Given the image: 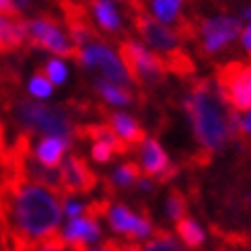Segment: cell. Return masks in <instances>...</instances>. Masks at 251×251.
Here are the masks:
<instances>
[{
  "label": "cell",
  "instance_id": "6da1fadb",
  "mask_svg": "<svg viewBox=\"0 0 251 251\" xmlns=\"http://www.w3.org/2000/svg\"><path fill=\"white\" fill-rule=\"evenodd\" d=\"M64 198L48 187L0 177V251H37L60 231Z\"/></svg>",
  "mask_w": 251,
  "mask_h": 251
},
{
  "label": "cell",
  "instance_id": "7a4b0ae2",
  "mask_svg": "<svg viewBox=\"0 0 251 251\" xmlns=\"http://www.w3.org/2000/svg\"><path fill=\"white\" fill-rule=\"evenodd\" d=\"M226 103L218 95V89L210 78H198L192 82L183 101V109L192 122L198 151L192 156L196 167H208L214 154L223 151L226 138Z\"/></svg>",
  "mask_w": 251,
  "mask_h": 251
},
{
  "label": "cell",
  "instance_id": "3957f363",
  "mask_svg": "<svg viewBox=\"0 0 251 251\" xmlns=\"http://www.w3.org/2000/svg\"><path fill=\"white\" fill-rule=\"evenodd\" d=\"M6 109L13 116L19 132L31 136H58V138H75V113L66 103L62 105H46L27 97H19L15 91L6 93Z\"/></svg>",
  "mask_w": 251,
  "mask_h": 251
},
{
  "label": "cell",
  "instance_id": "277c9868",
  "mask_svg": "<svg viewBox=\"0 0 251 251\" xmlns=\"http://www.w3.org/2000/svg\"><path fill=\"white\" fill-rule=\"evenodd\" d=\"M118 46H120L122 64L126 72H128L132 85L138 87V93L142 99L149 89L163 85L169 70H167V64L161 54L151 51L144 44H140V41H136L132 37L122 39Z\"/></svg>",
  "mask_w": 251,
  "mask_h": 251
},
{
  "label": "cell",
  "instance_id": "5b68a950",
  "mask_svg": "<svg viewBox=\"0 0 251 251\" xmlns=\"http://www.w3.org/2000/svg\"><path fill=\"white\" fill-rule=\"evenodd\" d=\"M241 31H243L241 19L237 17L218 15L210 19H192L185 39L194 41L200 56L210 60L231 46L241 35Z\"/></svg>",
  "mask_w": 251,
  "mask_h": 251
},
{
  "label": "cell",
  "instance_id": "8992f818",
  "mask_svg": "<svg viewBox=\"0 0 251 251\" xmlns=\"http://www.w3.org/2000/svg\"><path fill=\"white\" fill-rule=\"evenodd\" d=\"M216 89L231 109L245 113L251 109V64L245 62H226L216 68Z\"/></svg>",
  "mask_w": 251,
  "mask_h": 251
},
{
  "label": "cell",
  "instance_id": "52a82bcc",
  "mask_svg": "<svg viewBox=\"0 0 251 251\" xmlns=\"http://www.w3.org/2000/svg\"><path fill=\"white\" fill-rule=\"evenodd\" d=\"M132 6V23L134 29L138 31V35L146 46H151L156 54H161L163 58H169L177 51H181V37L177 35V31L163 25L161 21H156L149 10H146L142 0H130Z\"/></svg>",
  "mask_w": 251,
  "mask_h": 251
},
{
  "label": "cell",
  "instance_id": "ba28073f",
  "mask_svg": "<svg viewBox=\"0 0 251 251\" xmlns=\"http://www.w3.org/2000/svg\"><path fill=\"white\" fill-rule=\"evenodd\" d=\"M27 46L51 51L54 56H60V58H72V60H78V54H80V50L75 46L70 35H66L58 21L50 15H41L27 21Z\"/></svg>",
  "mask_w": 251,
  "mask_h": 251
},
{
  "label": "cell",
  "instance_id": "9c48e42d",
  "mask_svg": "<svg viewBox=\"0 0 251 251\" xmlns=\"http://www.w3.org/2000/svg\"><path fill=\"white\" fill-rule=\"evenodd\" d=\"M76 62L89 70H97L101 78L113 82V85L124 87V89H132V80L128 76V72H126L122 60L113 54V50L103 39L93 41V44L80 48Z\"/></svg>",
  "mask_w": 251,
  "mask_h": 251
},
{
  "label": "cell",
  "instance_id": "30bf717a",
  "mask_svg": "<svg viewBox=\"0 0 251 251\" xmlns=\"http://www.w3.org/2000/svg\"><path fill=\"white\" fill-rule=\"evenodd\" d=\"M60 175H62V196H64V200H68L72 196L91 194L99 185V175L91 169L87 159L78 152H72L62 161Z\"/></svg>",
  "mask_w": 251,
  "mask_h": 251
},
{
  "label": "cell",
  "instance_id": "8fae6325",
  "mask_svg": "<svg viewBox=\"0 0 251 251\" xmlns=\"http://www.w3.org/2000/svg\"><path fill=\"white\" fill-rule=\"evenodd\" d=\"M107 223L113 233L124 235L128 239H144L152 233V223H151V212L142 208V212H132L126 204H111Z\"/></svg>",
  "mask_w": 251,
  "mask_h": 251
},
{
  "label": "cell",
  "instance_id": "7c38bea8",
  "mask_svg": "<svg viewBox=\"0 0 251 251\" xmlns=\"http://www.w3.org/2000/svg\"><path fill=\"white\" fill-rule=\"evenodd\" d=\"M97 113L101 116V120L105 122L109 128L116 132L120 138L130 146L132 151H136L138 146L149 138L146 136V132H144V128L142 126L136 122L132 116H128V113H122V111H109V109H105L103 105H99L97 103Z\"/></svg>",
  "mask_w": 251,
  "mask_h": 251
},
{
  "label": "cell",
  "instance_id": "4fadbf2b",
  "mask_svg": "<svg viewBox=\"0 0 251 251\" xmlns=\"http://www.w3.org/2000/svg\"><path fill=\"white\" fill-rule=\"evenodd\" d=\"M66 247L70 251H89V245L99 241L101 237V225L97 218H91L87 214L70 218L66 228L62 231Z\"/></svg>",
  "mask_w": 251,
  "mask_h": 251
},
{
  "label": "cell",
  "instance_id": "5bb4252c",
  "mask_svg": "<svg viewBox=\"0 0 251 251\" xmlns=\"http://www.w3.org/2000/svg\"><path fill=\"white\" fill-rule=\"evenodd\" d=\"M0 41L4 54L27 46V21L21 15H0Z\"/></svg>",
  "mask_w": 251,
  "mask_h": 251
},
{
  "label": "cell",
  "instance_id": "9a60e30c",
  "mask_svg": "<svg viewBox=\"0 0 251 251\" xmlns=\"http://www.w3.org/2000/svg\"><path fill=\"white\" fill-rule=\"evenodd\" d=\"M140 161H142V173L146 177H159L167 167H169V156H167L165 149L161 146V142L156 138H146L142 144H140Z\"/></svg>",
  "mask_w": 251,
  "mask_h": 251
},
{
  "label": "cell",
  "instance_id": "2e32d148",
  "mask_svg": "<svg viewBox=\"0 0 251 251\" xmlns=\"http://www.w3.org/2000/svg\"><path fill=\"white\" fill-rule=\"evenodd\" d=\"M72 140L58 138V136H44L35 146L37 161L48 169H58L64 161V152L70 149Z\"/></svg>",
  "mask_w": 251,
  "mask_h": 251
},
{
  "label": "cell",
  "instance_id": "e0dca14e",
  "mask_svg": "<svg viewBox=\"0 0 251 251\" xmlns=\"http://www.w3.org/2000/svg\"><path fill=\"white\" fill-rule=\"evenodd\" d=\"M142 177H144L142 167L134 161H128V163L120 165L111 175L103 177V187L107 190L109 196H113L118 190H130V187L138 185V181Z\"/></svg>",
  "mask_w": 251,
  "mask_h": 251
},
{
  "label": "cell",
  "instance_id": "ac0fdd59",
  "mask_svg": "<svg viewBox=\"0 0 251 251\" xmlns=\"http://www.w3.org/2000/svg\"><path fill=\"white\" fill-rule=\"evenodd\" d=\"M89 6H91V13L95 17V21L99 23V27L105 31L109 35H116L120 33L122 29V19L118 15L116 6H113L109 0H89Z\"/></svg>",
  "mask_w": 251,
  "mask_h": 251
},
{
  "label": "cell",
  "instance_id": "d6986e66",
  "mask_svg": "<svg viewBox=\"0 0 251 251\" xmlns=\"http://www.w3.org/2000/svg\"><path fill=\"white\" fill-rule=\"evenodd\" d=\"M183 4H185V0H149L151 15L167 27L169 25L177 27L183 21V15H181Z\"/></svg>",
  "mask_w": 251,
  "mask_h": 251
},
{
  "label": "cell",
  "instance_id": "ffe728a7",
  "mask_svg": "<svg viewBox=\"0 0 251 251\" xmlns=\"http://www.w3.org/2000/svg\"><path fill=\"white\" fill-rule=\"evenodd\" d=\"M95 91H97V95L109 103V105H132V103L136 101L134 99V89H124V87H118V85H113V82L105 80V78H95Z\"/></svg>",
  "mask_w": 251,
  "mask_h": 251
},
{
  "label": "cell",
  "instance_id": "44dd1931",
  "mask_svg": "<svg viewBox=\"0 0 251 251\" xmlns=\"http://www.w3.org/2000/svg\"><path fill=\"white\" fill-rule=\"evenodd\" d=\"M175 231L177 235L181 237V241L187 249H192V251H200L204 241H206V235H204V228L198 225L194 218L190 216H185L181 218V221H177L175 223Z\"/></svg>",
  "mask_w": 251,
  "mask_h": 251
},
{
  "label": "cell",
  "instance_id": "7402d4cb",
  "mask_svg": "<svg viewBox=\"0 0 251 251\" xmlns=\"http://www.w3.org/2000/svg\"><path fill=\"white\" fill-rule=\"evenodd\" d=\"M212 233L216 237L218 251H251V235L225 231V228L212 226Z\"/></svg>",
  "mask_w": 251,
  "mask_h": 251
},
{
  "label": "cell",
  "instance_id": "603a6c76",
  "mask_svg": "<svg viewBox=\"0 0 251 251\" xmlns=\"http://www.w3.org/2000/svg\"><path fill=\"white\" fill-rule=\"evenodd\" d=\"M167 216L171 221H181V218L187 216V210H190V200H187V194L181 190V187H171L169 194H167V204H165Z\"/></svg>",
  "mask_w": 251,
  "mask_h": 251
},
{
  "label": "cell",
  "instance_id": "cb8c5ba5",
  "mask_svg": "<svg viewBox=\"0 0 251 251\" xmlns=\"http://www.w3.org/2000/svg\"><path fill=\"white\" fill-rule=\"evenodd\" d=\"M142 251H181V247L169 231H165V228H154L152 237L144 243Z\"/></svg>",
  "mask_w": 251,
  "mask_h": 251
},
{
  "label": "cell",
  "instance_id": "d4e9b609",
  "mask_svg": "<svg viewBox=\"0 0 251 251\" xmlns=\"http://www.w3.org/2000/svg\"><path fill=\"white\" fill-rule=\"evenodd\" d=\"M51 91H54V85H51V80L46 76L44 70L37 68L35 75L31 76V80H29V93H31L33 97H37V99H46V97L51 95Z\"/></svg>",
  "mask_w": 251,
  "mask_h": 251
},
{
  "label": "cell",
  "instance_id": "484cf974",
  "mask_svg": "<svg viewBox=\"0 0 251 251\" xmlns=\"http://www.w3.org/2000/svg\"><path fill=\"white\" fill-rule=\"evenodd\" d=\"M41 70H44L46 76L51 80V85H64V82H66L68 70H66V66H64V62H62V60L51 58V60L46 62V66Z\"/></svg>",
  "mask_w": 251,
  "mask_h": 251
},
{
  "label": "cell",
  "instance_id": "4316f807",
  "mask_svg": "<svg viewBox=\"0 0 251 251\" xmlns=\"http://www.w3.org/2000/svg\"><path fill=\"white\" fill-rule=\"evenodd\" d=\"M113 156H118L116 151H113V146L107 144V142H93L91 146V159L99 163V165H107L113 161Z\"/></svg>",
  "mask_w": 251,
  "mask_h": 251
},
{
  "label": "cell",
  "instance_id": "83f0119b",
  "mask_svg": "<svg viewBox=\"0 0 251 251\" xmlns=\"http://www.w3.org/2000/svg\"><path fill=\"white\" fill-rule=\"evenodd\" d=\"M66 241H64V235H62L60 231L56 235H51L46 243H41V247L37 251H66Z\"/></svg>",
  "mask_w": 251,
  "mask_h": 251
},
{
  "label": "cell",
  "instance_id": "f1b7e54d",
  "mask_svg": "<svg viewBox=\"0 0 251 251\" xmlns=\"http://www.w3.org/2000/svg\"><path fill=\"white\" fill-rule=\"evenodd\" d=\"M177 175H179V167H177V165H169L159 177H154V183L156 185H167V183H171Z\"/></svg>",
  "mask_w": 251,
  "mask_h": 251
},
{
  "label": "cell",
  "instance_id": "f546056e",
  "mask_svg": "<svg viewBox=\"0 0 251 251\" xmlns=\"http://www.w3.org/2000/svg\"><path fill=\"white\" fill-rule=\"evenodd\" d=\"M64 214L70 218H76V216H82L85 214V204H78L75 200H64Z\"/></svg>",
  "mask_w": 251,
  "mask_h": 251
},
{
  "label": "cell",
  "instance_id": "4dcf8cb0",
  "mask_svg": "<svg viewBox=\"0 0 251 251\" xmlns=\"http://www.w3.org/2000/svg\"><path fill=\"white\" fill-rule=\"evenodd\" d=\"M8 142H6V130H4V124H2V120H0V165L4 163V156H6V152H8Z\"/></svg>",
  "mask_w": 251,
  "mask_h": 251
},
{
  "label": "cell",
  "instance_id": "1f68e13d",
  "mask_svg": "<svg viewBox=\"0 0 251 251\" xmlns=\"http://www.w3.org/2000/svg\"><path fill=\"white\" fill-rule=\"evenodd\" d=\"M241 46H243V50L247 51V56L251 60V23L241 31Z\"/></svg>",
  "mask_w": 251,
  "mask_h": 251
},
{
  "label": "cell",
  "instance_id": "d6a6232c",
  "mask_svg": "<svg viewBox=\"0 0 251 251\" xmlns=\"http://www.w3.org/2000/svg\"><path fill=\"white\" fill-rule=\"evenodd\" d=\"M0 15H21L13 0H0Z\"/></svg>",
  "mask_w": 251,
  "mask_h": 251
},
{
  "label": "cell",
  "instance_id": "836d02e7",
  "mask_svg": "<svg viewBox=\"0 0 251 251\" xmlns=\"http://www.w3.org/2000/svg\"><path fill=\"white\" fill-rule=\"evenodd\" d=\"M113 251H142L138 245H134V243H120L116 241L113 243Z\"/></svg>",
  "mask_w": 251,
  "mask_h": 251
},
{
  "label": "cell",
  "instance_id": "e575fe53",
  "mask_svg": "<svg viewBox=\"0 0 251 251\" xmlns=\"http://www.w3.org/2000/svg\"><path fill=\"white\" fill-rule=\"evenodd\" d=\"M113 243H116V239H107V241L99 243L95 249H89V251H113Z\"/></svg>",
  "mask_w": 251,
  "mask_h": 251
},
{
  "label": "cell",
  "instance_id": "d590c367",
  "mask_svg": "<svg viewBox=\"0 0 251 251\" xmlns=\"http://www.w3.org/2000/svg\"><path fill=\"white\" fill-rule=\"evenodd\" d=\"M15 2V6H17V10L21 13V10H25L27 6H29V0H13Z\"/></svg>",
  "mask_w": 251,
  "mask_h": 251
},
{
  "label": "cell",
  "instance_id": "8d00e7d4",
  "mask_svg": "<svg viewBox=\"0 0 251 251\" xmlns=\"http://www.w3.org/2000/svg\"><path fill=\"white\" fill-rule=\"evenodd\" d=\"M0 54H4V48H2V41H0Z\"/></svg>",
  "mask_w": 251,
  "mask_h": 251
},
{
  "label": "cell",
  "instance_id": "74e56055",
  "mask_svg": "<svg viewBox=\"0 0 251 251\" xmlns=\"http://www.w3.org/2000/svg\"><path fill=\"white\" fill-rule=\"evenodd\" d=\"M109 2H116V0H109Z\"/></svg>",
  "mask_w": 251,
  "mask_h": 251
}]
</instances>
